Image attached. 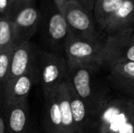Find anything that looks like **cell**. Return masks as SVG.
<instances>
[{"mask_svg":"<svg viewBox=\"0 0 134 133\" xmlns=\"http://www.w3.org/2000/svg\"><path fill=\"white\" fill-rule=\"evenodd\" d=\"M16 46V45H15ZM15 46L0 51V89H4L8 78L9 68H10L11 56Z\"/></svg>","mask_w":134,"mask_h":133,"instance_id":"obj_18","label":"cell"},{"mask_svg":"<svg viewBox=\"0 0 134 133\" xmlns=\"http://www.w3.org/2000/svg\"><path fill=\"white\" fill-rule=\"evenodd\" d=\"M46 99V128L48 133H62L61 114L57 89L44 95Z\"/></svg>","mask_w":134,"mask_h":133,"instance_id":"obj_15","label":"cell"},{"mask_svg":"<svg viewBox=\"0 0 134 133\" xmlns=\"http://www.w3.org/2000/svg\"><path fill=\"white\" fill-rule=\"evenodd\" d=\"M18 3H19V0H9V11L8 15H7V18H11L15 15V13L18 10Z\"/></svg>","mask_w":134,"mask_h":133,"instance_id":"obj_21","label":"cell"},{"mask_svg":"<svg viewBox=\"0 0 134 133\" xmlns=\"http://www.w3.org/2000/svg\"><path fill=\"white\" fill-rule=\"evenodd\" d=\"M35 0H19V3H18V10L19 8L23 7H26V5H33ZM16 10V11H18Z\"/></svg>","mask_w":134,"mask_h":133,"instance_id":"obj_23","label":"cell"},{"mask_svg":"<svg viewBox=\"0 0 134 133\" xmlns=\"http://www.w3.org/2000/svg\"><path fill=\"white\" fill-rule=\"evenodd\" d=\"M57 94H58L60 114H61L62 133H75L72 113H71L70 104H69V92H68L66 81L60 84L57 88Z\"/></svg>","mask_w":134,"mask_h":133,"instance_id":"obj_16","label":"cell"},{"mask_svg":"<svg viewBox=\"0 0 134 133\" xmlns=\"http://www.w3.org/2000/svg\"><path fill=\"white\" fill-rule=\"evenodd\" d=\"M38 59V81L46 95L67 80L69 65L65 57L55 52H41Z\"/></svg>","mask_w":134,"mask_h":133,"instance_id":"obj_4","label":"cell"},{"mask_svg":"<svg viewBox=\"0 0 134 133\" xmlns=\"http://www.w3.org/2000/svg\"><path fill=\"white\" fill-rule=\"evenodd\" d=\"M66 84L69 92V104L72 113L75 133H92L94 125L93 116L88 110L84 101L73 91L67 81Z\"/></svg>","mask_w":134,"mask_h":133,"instance_id":"obj_12","label":"cell"},{"mask_svg":"<svg viewBox=\"0 0 134 133\" xmlns=\"http://www.w3.org/2000/svg\"><path fill=\"white\" fill-rule=\"evenodd\" d=\"M41 15L34 5H28L19 8L11 18L14 29L15 45L29 41L37 32Z\"/></svg>","mask_w":134,"mask_h":133,"instance_id":"obj_7","label":"cell"},{"mask_svg":"<svg viewBox=\"0 0 134 133\" xmlns=\"http://www.w3.org/2000/svg\"><path fill=\"white\" fill-rule=\"evenodd\" d=\"M108 79L112 89L131 97L134 92V61H122L108 68Z\"/></svg>","mask_w":134,"mask_h":133,"instance_id":"obj_10","label":"cell"},{"mask_svg":"<svg viewBox=\"0 0 134 133\" xmlns=\"http://www.w3.org/2000/svg\"><path fill=\"white\" fill-rule=\"evenodd\" d=\"M108 69L102 65L69 66L67 83L85 102L95 119L104 101L111 95Z\"/></svg>","mask_w":134,"mask_h":133,"instance_id":"obj_1","label":"cell"},{"mask_svg":"<svg viewBox=\"0 0 134 133\" xmlns=\"http://www.w3.org/2000/svg\"><path fill=\"white\" fill-rule=\"evenodd\" d=\"M122 61H134V27L106 37L105 67Z\"/></svg>","mask_w":134,"mask_h":133,"instance_id":"obj_6","label":"cell"},{"mask_svg":"<svg viewBox=\"0 0 134 133\" xmlns=\"http://www.w3.org/2000/svg\"><path fill=\"white\" fill-rule=\"evenodd\" d=\"M61 13L68 24L70 36L85 39L103 36L96 23L93 13L88 12L75 0L68 4Z\"/></svg>","mask_w":134,"mask_h":133,"instance_id":"obj_5","label":"cell"},{"mask_svg":"<svg viewBox=\"0 0 134 133\" xmlns=\"http://www.w3.org/2000/svg\"><path fill=\"white\" fill-rule=\"evenodd\" d=\"M46 33L50 46L57 49H63L66 41L70 36V32L65 18L57 7L48 18Z\"/></svg>","mask_w":134,"mask_h":133,"instance_id":"obj_14","label":"cell"},{"mask_svg":"<svg viewBox=\"0 0 134 133\" xmlns=\"http://www.w3.org/2000/svg\"><path fill=\"white\" fill-rule=\"evenodd\" d=\"M5 106V133H28L29 107L27 100Z\"/></svg>","mask_w":134,"mask_h":133,"instance_id":"obj_11","label":"cell"},{"mask_svg":"<svg viewBox=\"0 0 134 133\" xmlns=\"http://www.w3.org/2000/svg\"><path fill=\"white\" fill-rule=\"evenodd\" d=\"M37 81L38 68L34 65L25 74L7 82L3 89L5 105L27 100L32 88Z\"/></svg>","mask_w":134,"mask_h":133,"instance_id":"obj_9","label":"cell"},{"mask_svg":"<svg viewBox=\"0 0 134 133\" xmlns=\"http://www.w3.org/2000/svg\"><path fill=\"white\" fill-rule=\"evenodd\" d=\"M134 27V0H123L115 7L100 31L106 37Z\"/></svg>","mask_w":134,"mask_h":133,"instance_id":"obj_8","label":"cell"},{"mask_svg":"<svg viewBox=\"0 0 134 133\" xmlns=\"http://www.w3.org/2000/svg\"><path fill=\"white\" fill-rule=\"evenodd\" d=\"M34 60L35 53L32 44L29 41H25L16 45L11 56L10 68L7 83L27 72L35 65Z\"/></svg>","mask_w":134,"mask_h":133,"instance_id":"obj_13","label":"cell"},{"mask_svg":"<svg viewBox=\"0 0 134 133\" xmlns=\"http://www.w3.org/2000/svg\"><path fill=\"white\" fill-rule=\"evenodd\" d=\"M0 133H5V119L3 115H0Z\"/></svg>","mask_w":134,"mask_h":133,"instance_id":"obj_24","label":"cell"},{"mask_svg":"<svg viewBox=\"0 0 134 133\" xmlns=\"http://www.w3.org/2000/svg\"><path fill=\"white\" fill-rule=\"evenodd\" d=\"M92 133H134L130 97L111 94L96 114Z\"/></svg>","mask_w":134,"mask_h":133,"instance_id":"obj_2","label":"cell"},{"mask_svg":"<svg viewBox=\"0 0 134 133\" xmlns=\"http://www.w3.org/2000/svg\"><path fill=\"white\" fill-rule=\"evenodd\" d=\"M63 51L69 66L98 64L105 67L106 36L91 39L69 36L63 47Z\"/></svg>","mask_w":134,"mask_h":133,"instance_id":"obj_3","label":"cell"},{"mask_svg":"<svg viewBox=\"0 0 134 133\" xmlns=\"http://www.w3.org/2000/svg\"><path fill=\"white\" fill-rule=\"evenodd\" d=\"M12 46H15L12 19L8 18H0V51Z\"/></svg>","mask_w":134,"mask_h":133,"instance_id":"obj_17","label":"cell"},{"mask_svg":"<svg viewBox=\"0 0 134 133\" xmlns=\"http://www.w3.org/2000/svg\"><path fill=\"white\" fill-rule=\"evenodd\" d=\"M53 1L55 4V7L61 12V11L63 10V8L68 4L70 3L71 1H74V0H53Z\"/></svg>","mask_w":134,"mask_h":133,"instance_id":"obj_22","label":"cell"},{"mask_svg":"<svg viewBox=\"0 0 134 133\" xmlns=\"http://www.w3.org/2000/svg\"><path fill=\"white\" fill-rule=\"evenodd\" d=\"M130 100H131V107H132V110L134 113V98H131V97H130Z\"/></svg>","mask_w":134,"mask_h":133,"instance_id":"obj_25","label":"cell"},{"mask_svg":"<svg viewBox=\"0 0 134 133\" xmlns=\"http://www.w3.org/2000/svg\"><path fill=\"white\" fill-rule=\"evenodd\" d=\"M75 1L78 2L81 7H83L88 12L93 13V7H94V4H95V0H75Z\"/></svg>","mask_w":134,"mask_h":133,"instance_id":"obj_20","label":"cell"},{"mask_svg":"<svg viewBox=\"0 0 134 133\" xmlns=\"http://www.w3.org/2000/svg\"><path fill=\"white\" fill-rule=\"evenodd\" d=\"M131 98H134V92H133V94H132V95H131Z\"/></svg>","mask_w":134,"mask_h":133,"instance_id":"obj_26","label":"cell"},{"mask_svg":"<svg viewBox=\"0 0 134 133\" xmlns=\"http://www.w3.org/2000/svg\"><path fill=\"white\" fill-rule=\"evenodd\" d=\"M9 11V0H0V18H7Z\"/></svg>","mask_w":134,"mask_h":133,"instance_id":"obj_19","label":"cell"}]
</instances>
